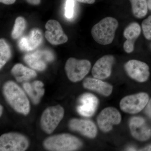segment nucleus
<instances>
[{"instance_id": "nucleus-1", "label": "nucleus", "mask_w": 151, "mask_h": 151, "mask_svg": "<svg viewBox=\"0 0 151 151\" xmlns=\"http://www.w3.org/2000/svg\"><path fill=\"white\" fill-rule=\"evenodd\" d=\"M3 93L6 100L18 113L27 115L29 113V101L23 90L15 82L9 81L3 87Z\"/></svg>"}, {"instance_id": "nucleus-2", "label": "nucleus", "mask_w": 151, "mask_h": 151, "mask_svg": "<svg viewBox=\"0 0 151 151\" xmlns=\"http://www.w3.org/2000/svg\"><path fill=\"white\" fill-rule=\"evenodd\" d=\"M119 22L114 18L107 17L102 19L92 27L91 34L97 43L108 45L113 42Z\"/></svg>"}, {"instance_id": "nucleus-3", "label": "nucleus", "mask_w": 151, "mask_h": 151, "mask_svg": "<svg viewBox=\"0 0 151 151\" xmlns=\"http://www.w3.org/2000/svg\"><path fill=\"white\" fill-rule=\"evenodd\" d=\"M44 146L50 151H75L82 146V142L78 138L68 134L55 135L45 140Z\"/></svg>"}, {"instance_id": "nucleus-4", "label": "nucleus", "mask_w": 151, "mask_h": 151, "mask_svg": "<svg viewBox=\"0 0 151 151\" xmlns=\"http://www.w3.org/2000/svg\"><path fill=\"white\" fill-rule=\"evenodd\" d=\"M91 63L87 60L68 58L65 63V69L68 79L73 82L81 81L89 73Z\"/></svg>"}, {"instance_id": "nucleus-5", "label": "nucleus", "mask_w": 151, "mask_h": 151, "mask_svg": "<svg viewBox=\"0 0 151 151\" xmlns=\"http://www.w3.org/2000/svg\"><path fill=\"white\" fill-rule=\"evenodd\" d=\"M64 114V109L60 105L47 108L41 118V126L42 130L47 134H51L62 120Z\"/></svg>"}, {"instance_id": "nucleus-6", "label": "nucleus", "mask_w": 151, "mask_h": 151, "mask_svg": "<svg viewBox=\"0 0 151 151\" xmlns=\"http://www.w3.org/2000/svg\"><path fill=\"white\" fill-rule=\"evenodd\" d=\"M149 101L148 94L140 92L124 97L120 101L121 110L126 113L136 114L143 110Z\"/></svg>"}, {"instance_id": "nucleus-7", "label": "nucleus", "mask_w": 151, "mask_h": 151, "mask_svg": "<svg viewBox=\"0 0 151 151\" xmlns=\"http://www.w3.org/2000/svg\"><path fill=\"white\" fill-rule=\"evenodd\" d=\"M27 138L21 134L9 133L0 137V151H24L28 147Z\"/></svg>"}, {"instance_id": "nucleus-8", "label": "nucleus", "mask_w": 151, "mask_h": 151, "mask_svg": "<svg viewBox=\"0 0 151 151\" xmlns=\"http://www.w3.org/2000/svg\"><path fill=\"white\" fill-rule=\"evenodd\" d=\"M122 121L121 113L116 108L108 107L103 109L97 117L98 127L102 132H110L113 125H118Z\"/></svg>"}, {"instance_id": "nucleus-9", "label": "nucleus", "mask_w": 151, "mask_h": 151, "mask_svg": "<svg viewBox=\"0 0 151 151\" xmlns=\"http://www.w3.org/2000/svg\"><path fill=\"white\" fill-rule=\"evenodd\" d=\"M124 68L130 78L139 82H145L150 76L148 65L140 60H131L126 63Z\"/></svg>"}, {"instance_id": "nucleus-10", "label": "nucleus", "mask_w": 151, "mask_h": 151, "mask_svg": "<svg viewBox=\"0 0 151 151\" xmlns=\"http://www.w3.org/2000/svg\"><path fill=\"white\" fill-rule=\"evenodd\" d=\"M45 37L47 40L53 45H58L67 42L68 37L64 33L60 23L54 19L49 20L45 26Z\"/></svg>"}, {"instance_id": "nucleus-11", "label": "nucleus", "mask_w": 151, "mask_h": 151, "mask_svg": "<svg viewBox=\"0 0 151 151\" xmlns=\"http://www.w3.org/2000/svg\"><path fill=\"white\" fill-rule=\"evenodd\" d=\"M129 127L132 137L138 140L146 141L151 137V128L142 117H132L129 122Z\"/></svg>"}, {"instance_id": "nucleus-12", "label": "nucleus", "mask_w": 151, "mask_h": 151, "mask_svg": "<svg viewBox=\"0 0 151 151\" xmlns=\"http://www.w3.org/2000/svg\"><path fill=\"white\" fill-rule=\"evenodd\" d=\"M98 105L99 100L95 95L91 93H84L78 99L76 110L81 116L90 117L96 112Z\"/></svg>"}, {"instance_id": "nucleus-13", "label": "nucleus", "mask_w": 151, "mask_h": 151, "mask_svg": "<svg viewBox=\"0 0 151 151\" xmlns=\"http://www.w3.org/2000/svg\"><path fill=\"white\" fill-rule=\"evenodd\" d=\"M115 58L111 55H105L99 58L94 64L92 70L94 78L105 79L110 77Z\"/></svg>"}, {"instance_id": "nucleus-14", "label": "nucleus", "mask_w": 151, "mask_h": 151, "mask_svg": "<svg viewBox=\"0 0 151 151\" xmlns=\"http://www.w3.org/2000/svg\"><path fill=\"white\" fill-rule=\"evenodd\" d=\"M69 127L73 131L91 139L97 136V128L94 122L89 120L74 119L69 122Z\"/></svg>"}, {"instance_id": "nucleus-15", "label": "nucleus", "mask_w": 151, "mask_h": 151, "mask_svg": "<svg viewBox=\"0 0 151 151\" xmlns=\"http://www.w3.org/2000/svg\"><path fill=\"white\" fill-rule=\"evenodd\" d=\"M42 34L40 30L33 29L27 36L21 38L19 42V47L22 51H31L37 48L42 43Z\"/></svg>"}, {"instance_id": "nucleus-16", "label": "nucleus", "mask_w": 151, "mask_h": 151, "mask_svg": "<svg viewBox=\"0 0 151 151\" xmlns=\"http://www.w3.org/2000/svg\"><path fill=\"white\" fill-rule=\"evenodd\" d=\"M141 32L139 24L135 22L131 23L124 29V36L127 40L124 42V49L127 53H131L134 51L135 41L140 35Z\"/></svg>"}, {"instance_id": "nucleus-17", "label": "nucleus", "mask_w": 151, "mask_h": 151, "mask_svg": "<svg viewBox=\"0 0 151 151\" xmlns=\"http://www.w3.org/2000/svg\"><path fill=\"white\" fill-rule=\"evenodd\" d=\"M83 85L85 89L95 91L105 97L110 96L113 92V87L111 84L98 78H86L83 81Z\"/></svg>"}, {"instance_id": "nucleus-18", "label": "nucleus", "mask_w": 151, "mask_h": 151, "mask_svg": "<svg viewBox=\"0 0 151 151\" xmlns=\"http://www.w3.org/2000/svg\"><path fill=\"white\" fill-rule=\"evenodd\" d=\"M43 86V83L40 81H34L32 84L25 82L23 84L24 89L28 94L33 103L35 104L39 103L41 98L44 94Z\"/></svg>"}, {"instance_id": "nucleus-19", "label": "nucleus", "mask_w": 151, "mask_h": 151, "mask_svg": "<svg viewBox=\"0 0 151 151\" xmlns=\"http://www.w3.org/2000/svg\"><path fill=\"white\" fill-rule=\"evenodd\" d=\"M11 71L17 81L19 82L28 81L35 78L37 75L34 70L28 68L20 63L14 65Z\"/></svg>"}, {"instance_id": "nucleus-20", "label": "nucleus", "mask_w": 151, "mask_h": 151, "mask_svg": "<svg viewBox=\"0 0 151 151\" xmlns=\"http://www.w3.org/2000/svg\"><path fill=\"white\" fill-rule=\"evenodd\" d=\"M24 59L26 63L33 69L42 71L46 68V64L44 60L45 58L42 51H37L31 54L26 55Z\"/></svg>"}, {"instance_id": "nucleus-21", "label": "nucleus", "mask_w": 151, "mask_h": 151, "mask_svg": "<svg viewBox=\"0 0 151 151\" xmlns=\"http://www.w3.org/2000/svg\"><path fill=\"white\" fill-rule=\"evenodd\" d=\"M132 5V14L138 19H142L146 16L148 12L147 0H130Z\"/></svg>"}, {"instance_id": "nucleus-22", "label": "nucleus", "mask_w": 151, "mask_h": 151, "mask_svg": "<svg viewBox=\"0 0 151 151\" xmlns=\"http://www.w3.org/2000/svg\"><path fill=\"white\" fill-rule=\"evenodd\" d=\"M10 47L4 39L0 40V68H2L7 62L11 57Z\"/></svg>"}, {"instance_id": "nucleus-23", "label": "nucleus", "mask_w": 151, "mask_h": 151, "mask_svg": "<svg viewBox=\"0 0 151 151\" xmlns=\"http://www.w3.org/2000/svg\"><path fill=\"white\" fill-rule=\"evenodd\" d=\"M26 27V21L24 18L19 17L15 21L13 29L12 32V37L13 39L19 37L24 32Z\"/></svg>"}, {"instance_id": "nucleus-24", "label": "nucleus", "mask_w": 151, "mask_h": 151, "mask_svg": "<svg viewBox=\"0 0 151 151\" xmlns=\"http://www.w3.org/2000/svg\"><path fill=\"white\" fill-rule=\"evenodd\" d=\"M142 27L144 36L148 40H151V15L143 21Z\"/></svg>"}, {"instance_id": "nucleus-25", "label": "nucleus", "mask_w": 151, "mask_h": 151, "mask_svg": "<svg viewBox=\"0 0 151 151\" xmlns=\"http://www.w3.org/2000/svg\"><path fill=\"white\" fill-rule=\"evenodd\" d=\"M74 0H67L65 6V17L66 18H72L74 13Z\"/></svg>"}, {"instance_id": "nucleus-26", "label": "nucleus", "mask_w": 151, "mask_h": 151, "mask_svg": "<svg viewBox=\"0 0 151 151\" xmlns=\"http://www.w3.org/2000/svg\"><path fill=\"white\" fill-rule=\"evenodd\" d=\"M145 113L149 117L151 118V99L149 100L148 103L146 106Z\"/></svg>"}, {"instance_id": "nucleus-27", "label": "nucleus", "mask_w": 151, "mask_h": 151, "mask_svg": "<svg viewBox=\"0 0 151 151\" xmlns=\"http://www.w3.org/2000/svg\"><path fill=\"white\" fill-rule=\"evenodd\" d=\"M27 2L33 5H37L40 3L41 0H25Z\"/></svg>"}, {"instance_id": "nucleus-28", "label": "nucleus", "mask_w": 151, "mask_h": 151, "mask_svg": "<svg viewBox=\"0 0 151 151\" xmlns=\"http://www.w3.org/2000/svg\"><path fill=\"white\" fill-rule=\"evenodd\" d=\"M16 0H0V2L6 5H11L14 4Z\"/></svg>"}, {"instance_id": "nucleus-29", "label": "nucleus", "mask_w": 151, "mask_h": 151, "mask_svg": "<svg viewBox=\"0 0 151 151\" xmlns=\"http://www.w3.org/2000/svg\"><path fill=\"white\" fill-rule=\"evenodd\" d=\"M76 1L79 2L87 4H93L95 1V0H76Z\"/></svg>"}, {"instance_id": "nucleus-30", "label": "nucleus", "mask_w": 151, "mask_h": 151, "mask_svg": "<svg viewBox=\"0 0 151 151\" xmlns=\"http://www.w3.org/2000/svg\"><path fill=\"white\" fill-rule=\"evenodd\" d=\"M140 151H151V145L147 146L141 149Z\"/></svg>"}, {"instance_id": "nucleus-31", "label": "nucleus", "mask_w": 151, "mask_h": 151, "mask_svg": "<svg viewBox=\"0 0 151 151\" xmlns=\"http://www.w3.org/2000/svg\"><path fill=\"white\" fill-rule=\"evenodd\" d=\"M147 1L148 8L151 11V0H147Z\"/></svg>"}, {"instance_id": "nucleus-32", "label": "nucleus", "mask_w": 151, "mask_h": 151, "mask_svg": "<svg viewBox=\"0 0 151 151\" xmlns=\"http://www.w3.org/2000/svg\"><path fill=\"white\" fill-rule=\"evenodd\" d=\"M127 150L128 151H136L137 150H136L134 148H129L127 149Z\"/></svg>"}, {"instance_id": "nucleus-33", "label": "nucleus", "mask_w": 151, "mask_h": 151, "mask_svg": "<svg viewBox=\"0 0 151 151\" xmlns=\"http://www.w3.org/2000/svg\"><path fill=\"white\" fill-rule=\"evenodd\" d=\"M1 109H0V110H1V112H0V114H1V116L2 114V111H3V107L2 106V105H1Z\"/></svg>"}, {"instance_id": "nucleus-34", "label": "nucleus", "mask_w": 151, "mask_h": 151, "mask_svg": "<svg viewBox=\"0 0 151 151\" xmlns=\"http://www.w3.org/2000/svg\"><path fill=\"white\" fill-rule=\"evenodd\" d=\"M150 47H151V45H150Z\"/></svg>"}]
</instances>
